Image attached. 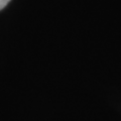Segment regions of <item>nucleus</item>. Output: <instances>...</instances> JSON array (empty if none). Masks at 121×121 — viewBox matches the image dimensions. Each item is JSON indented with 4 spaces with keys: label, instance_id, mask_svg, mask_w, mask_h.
I'll return each mask as SVG.
<instances>
[{
    "label": "nucleus",
    "instance_id": "obj_1",
    "mask_svg": "<svg viewBox=\"0 0 121 121\" xmlns=\"http://www.w3.org/2000/svg\"><path fill=\"white\" fill-rule=\"evenodd\" d=\"M9 1H10V0H0V10L4 8V7L8 4Z\"/></svg>",
    "mask_w": 121,
    "mask_h": 121
}]
</instances>
